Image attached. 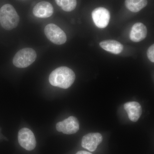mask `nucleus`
<instances>
[{
  "instance_id": "423d86ee",
  "label": "nucleus",
  "mask_w": 154,
  "mask_h": 154,
  "mask_svg": "<svg viewBox=\"0 0 154 154\" xmlns=\"http://www.w3.org/2000/svg\"><path fill=\"white\" fill-rule=\"evenodd\" d=\"M56 129L59 132H62L65 134H73L79 129V123L76 117L69 116L63 121L58 122Z\"/></svg>"
},
{
  "instance_id": "0eeeda50",
  "label": "nucleus",
  "mask_w": 154,
  "mask_h": 154,
  "mask_svg": "<svg viewBox=\"0 0 154 154\" xmlns=\"http://www.w3.org/2000/svg\"><path fill=\"white\" fill-rule=\"evenodd\" d=\"M92 16L94 24L98 28H106L109 24L110 13L105 8L99 7L94 9L92 12Z\"/></svg>"
},
{
  "instance_id": "20e7f679",
  "label": "nucleus",
  "mask_w": 154,
  "mask_h": 154,
  "mask_svg": "<svg viewBox=\"0 0 154 154\" xmlns=\"http://www.w3.org/2000/svg\"><path fill=\"white\" fill-rule=\"evenodd\" d=\"M45 33L48 40L56 45H62L66 41V34L63 30L54 24H48L45 28Z\"/></svg>"
},
{
  "instance_id": "ddd939ff",
  "label": "nucleus",
  "mask_w": 154,
  "mask_h": 154,
  "mask_svg": "<svg viewBox=\"0 0 154 154\" xmlns=\"http://www.w3.org/2000/svg\"><path fill=\"white\" fill-rule=\"evenodd\" d=\"M147 0H125V5L127 8L133 13L140 11L146 7Z\"/></svg>"
},
{
  "instance_id": "f8f14e48",
  "label": "nucleus",
  "mask_w": 154,
  "mask_h": 154,
  "mask_svg": "<svg viewBox=\"0 0 154 154\" xmlns=\"http://www.w3.org/2000/svg\"><path fill=\"white\" fill-rule=\"evenodd\" d=\"M99 45L106 51L115 54L120 53L123 49V45L114 40H104L100 42Z\"/></svg>"
},
{
  "instance_id": "2eb2a0df",
  "label": "nucleus",
  "mask_w": 154,
  "mask_h": 154,
  "mask_svg": "<svg viewBox=\"0 0 154 154\" xmlns=\"http://www.w3.org/2000/svg\"><path fill=\"white\" fill-rule=\"evenodd\" d=\"M147 55L148 58L152 62H154V45H152L149 48L147 51Z\"/></svg>"
},
{
  "instance_id": "4468645a",
  "label": "nucleus",
  "mask_w": 154,
  "mask_h": 154,
  "mask_svg": "<svg viewBox=\"0 0 154 154\" xmlns=\"http://www.w3.org/2000/svg\"><path fill=\"white\" fill-rule=\"evenodd\" d=\"M58 6L61 7L64 11L71 12L75 8L76 0H55Z\"/></svg>"
},
{
  "instance_id": "9b49d317",
  "label": "nucleus",
  "mask_w": 154,
  "mask_h": 154,
  "mask_svg": "<svg viewBox=\"0 0 154 154\" xmlns=\"http://www.w3.org/2000/svg\"><path fill=\"white\" fill-rule=\"evenodd\" d=\"M124 108L127 113L130 120L134 122L138 120L142 113L141 106L137 102H127L124 104Z\"/></svg>"
},
{
  "instance_id": "7ed1b4c3",
  "label": "nucleus",
  "mask_w": 154,
  "mask_h": 154,
  "mask_svg": "<svg viewBox=\"0 0 154 154\" xmlns=\"http://www.w3.org/2000/svg\"><path fill=\"white\" fill-rule=\"evenodd\" d=\"M36 51L33 48H23L15 54L13 59V64L17 67L25 68L32 64L36 60Z\"/></svg>"
},
{
  "instance_id": "1a4fd4ad",
  "label": "nucleus",
  "mask_w": 154,
  "mask_h": 154,
  "mask_svg": "<svg viewBox=\"0 0 154 154\" xmlns=\"http://www.w3.org/2000/svg\"><path fill=\"white\" fill-rule=\"evenodd\" d=\"M53 12L54 9L52 5L45 1L37 3L33 10L34 16L40 18H47L51 17Z\"/></svg>"
},
{
  "instance_id": "9d476101",
  "label": "nucleus",
  "mask_w": 154,
  "mask_h": 154,
  "mask_svg": "<svg viewBox=\"0 0 154 154\" xmlns=\"http://www.w3.org/2000/svg\"><path fill=\"white\" fill-rule=\"evenodd\" d=\"M147 33V30L145 25L143 23L138 22L132 26L130 34V38L134 42H139L146 38Z\"/></svg>"
},
{
  "instance_id": "f257e3e1",
  "label": "nucleus",
  "mask_w": 154,
  "mask_h": 154,
  "mask_svg": "<svg viewBox=\"0 0 154 154\" xmlns=\"http://www.w3.org/2000/svg\"><path fill=\"white\" fill-rule=\"evenodd\" d=\"M75 75L71 69L61 66L51 72L49 77V82L51 85L63 89H67L73 84Z\"/></svg>"
},
{
  "instance_id": "dca6fc26",
  "label": "nucleus",
  "mask_w": 154,
  "mask_h": 154,
  "mask_svg": "<svg viewBox=\"0 0 154 154\" xmlns=\"http://www.w3.org/2000/svg\"><path fill=\"white\" fill-rule=\"evenodd\" d=\"M76 154H92L91 152H89L85 151H79L77 152Z\"/></svg>"
},
{
  "instance_id": "39448f33",
  "label": "nucleus",
  "mask_w": 154,
  "mask_h": 154,
  "mask_svg": "<svg viewBox=\"0 0 154 154\" xmlns=\"http://www.w3.org/2000/svg\"><path fill=\"white\" fill-rule=\"evenodd\" d=\"M18 141L20 146L28 151H31L36 146V140L33 132L28 128L20 130L18 134Z\"/></svg>"
},
{
  "instance_id": "6e6552de",
  "label": "nucleus",
  "mask_w": 154,
  "mask_h": 154,
  "mask_svg": "<svg viewBox=\"0 0 154 154\" xmlns=\"http://www.w3.org/2000/svg\"><path fill=\"white\" fill-rule=\"evenodd\" d=\"M103 137L99 133H89L84 136L82 139V146L84 148L91 152L96 150L98 146L102 142Z\"/></svg>"
},
{
  "instance_id": "f03ea898",
  "label": "nucleus",
  "mask_w": 154,
  "mask_h": 154,
  "mask_svg": "<svg viewBox=\"0 0 154 154\" xmlns=\"http://www.w3.org/2000/svg\"><path fill=\"white\" fill-rule=\"evenodd\" d=\"M19 19L17 11L11 5L6 4L0 9V23L5 30H11L17 27Z\"/></svg>"
}]
</instances>
